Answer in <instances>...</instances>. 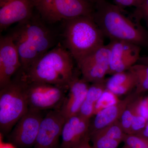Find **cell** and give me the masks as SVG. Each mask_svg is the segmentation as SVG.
<instances>
[{
	"mask_svg": "<svg viewBox=\"0 0 148 148\" xmlns=\"http://www.w3.org/2000/svg\"><path fill=\"white\" fill-rule=\"evenodd\" d=\"M37 12L28 20L18 23L9 34L16 46L21 67L17 73H24L42 56L56 46L60 32L51 27Z\"/></svg>",
	"mask_w": 148,
	"mask_h": 148,
	"instance_id": "1",
	"label": "cell"
},
{
	"mask_svg": "<svg viewBox=\"0 0 148 148\" xmlns=\"http://www.w3.org/2000/svg\"><path fill=\"white\" fill-rule=\"evenodd\" d=\"M122 10L106 0H100L95 3L92 17L104 37L110 41H123L148 47V32L140 23L126 17Z\"/></svg>",
	"mask_w": 148,
	"mask_h": 148,
	"instance_id": "2",
	"label": "cell"
},
{
	"mask_svg": "<svg viewBox=\"0 0 148 148\" xmlns=\"http://www.w3.org/2000/svg\"><path fill=\"white\" fill-rule=\"evenodd\" d=\"M74 60L69 51L59 42L24 73L16 76L27 83H45L68 88L75 75Z\"/></svg>",
	"mask_w": 148,
	"mask_h": 148,
	"instance_id": "3",
	"label": "cell"
},
{
	"mask_svg": "<svg viewBox=\"0 0 148 148\" xmlns=\"http://www.w3.org/2000/svg\"><path fill=\"white\" fill-rule=\"evenodd\" d=\"M61 23V43L77 64L104 45V35L92 15L79 16Z\"/></svg>",
	"mask_w": 148,
	"mask_h": 148,
	"instance_id": "4",
	"label": "cell"
},
{
	"mask_svg": "<svg viewBox=\"0 0 148 148\" xmlns=\"http://www.w3.org/2000/svg\"><path fill=\"white\" fill-rule=\"evenodd\" d=\"M29 109L25 83L16 76L1 88L0 129L6 134Z\"/></svg>",
	"mask_w": 148,
	"mask_h": 148,
	"instance_id": "5",
	"label": "cell"
},
{
	"mask_svg": "<svg viewBox=\"0 0 148 148\" xmlns=\"http://www.w3.org/2000/svg\"><path fill=\"white\" fill-rule=\"evenodd\" d=\"M37 13L53 25L79 16L92 15L95 5L88 0H34Z\"/></svg>",
	"mask_w": 148,
	"mask_h": 148,
	"instance_id": "6",
	"label": "cell"
},
{
	"mask_svg": "<svg viewBox=\"0 0 148 148\" xmlns=\"http://www.w3.org/2000/svg\"><path fill=\"white\" fill-rule=\"evenodd\" d=\"M24 82L29 108L38 111L60 109L68 90L45 83Z\"/></svg>",
	"mask_w": 148,
	"mask_h": 148,
	"instance_id": "7",
	"label": "cell"
},
{
	"mask_svg": "<svg viewBox=\"0 0 148 148\" xmlns=\"http://www.w3.org/2000/svg\"><path fill=\"white\" fill-rule=\"evenodd\" d=\"M43 117L42 111L29 108L16 123L9 135L12 144L19 148L34 146Z\"/></svg>",
	"mask_w": 148,
	"mask_h": 148,
	"instance_id": "8",
	"label": "cell"
},
{
	"mask_svg": "<svg viewBox=\"0 0 148 148\" xmlns=\"http://www.w3.org/2000/svg\"><path fill=\"white\" fill-rule=\"evenodd\" d=\"M110 46L104 45L82 59L77 65L82 77L92 83L105 81L110 69Z\"/></svg>",
	"mask_w": 148,
	"mask_h": 148,
	"instance_id": "9",
	"label": "cell"
},
{
	"mask_svg": "<svg viewBox=\"0 0 148 148\" xmlns=\"http://www.w3.org/2000/svg\"><path fill=\"white\" fill-rule=\"evenodd\" d=\"M66 120L59 109L51 110L41 122L34 148H61L59 140Z\"/></svg>",
	"mask_w": 148,
	"mask_h": 148,
	"instance_id": "10",
	"label": "cell"
},
{
	"mask_svg": "<svg viewBox=\"0 0 148 148\" xmlns=\"http://www.w3.org/2000/svg\"><path fill=\"white\" fill-rule=\"evenodd\" d=\"M108 45L110 52L109 75L128 71L140 59L141 47L139 46L118 40H111Z\"/></svg>",
	"mask_w": 148,
	"mask_h": 148,
	"instance_id": "11",
	"label": "cell"
},
{
	"mask_svg": "<svg viewBox=\"0 0 148 148\" xmlns=\"http://www.w3.org/2000/svg\"><path fill=\"white\" fill-rule=\"evenodd\" d=\"M34 0H0V29L31 18L34 14Z\"/></svg>",
	"mask_w": 148,
	"mask_h": 148,
	"instance_id": "12",
	"label": "cell"
},
{
	"mask_svg": "<svg viewBox=\"0 0 148 148\" xmlns=\"http://www.w3.org/2000/svg\"><path fill=\"white\" fill-rule=\"evenodd\" d=\"M21 67L18 51L10 35L0 39V88L11 81L12 78Z\"/></svg>",
	"mask_w": 148,
	"mask_h": 148,
	"instance_id": "13",
	"label": "cell"
},
{
	"mask_svg": "<svg viewBox=\"0 0 148 148\" xmlns=\"http://www.w3.org/2000/svg\"><path fill=\"white\" fill-rule=\"evenodd\" d=\"M89 84L82 77L80 78L74 75L69 84L68 94L59 109L66 119L79 113L90 86Z\"/></svg>",
	"mask_w": 148,
	"mask_h": 148,
	"instance_id": "14",
	"label": "cell"
},
{
	"mask_svg": "<svg viewBox=\"0 0 148 148\" xmlns=\"http://www.w3.org/2000/svg\"><path fill=\"white\" fill-rule=\"evenodd\" d=\"M90 121L79 114L67 119L62 130L61 148H74L89 138Z\"/></svg>",
	"mask_w": 148,
	"mask_h": 148,
	"instance_id": "15",
	"label": "cell"
},
{
	"mask_svg": "<svg viewBox=\"0 0 148 148\" xmlns=\"http://www.w3.org/2000/svg\"><path fill=\"white\" fill-rule=\"evenodd\" d=\"M138 96L140 95H137L135 92L131 93L124 99L120 100L116 104L102 110L95 114L92 121H90L89 135L119 120L128 104Z\"/></svg>",
	"mask_w": 148,
	"mask_h": 148,
	"instance_id": "16",
	"label": "cell"
},
{
	"mask_svg": "<svg viewBox=\"0 0 148 148\" xmlns=\"http://www.w3.org/2000/svg\"><path fill=\"white\" fill-rule=\"evenodd\" d=\"M126 134L119 120L90 134L92 148H117Z\"/></svg>",
	"mask_w": 148,
	"mask_h": 148,
	"instance_id": "17",
	"label": "cell"
},
{
	"mask_svg": "<svg viewBox=\"0 0 148 148\" xmlns=\"http://www.w3.org/2000/svg\"><path fill=\"white\" fill-rule=\"evenodd\" d=\"M137 79L129 71L117 73L106 81V88L118 95L125 94L135 88Z\"/></svg>",
	"mask_w": 148,
	"mask_h": 148,
	"instance_id": "18",
	"label": "cell"
},
{
	"mask_svg": "<svg viewBox=\"0 0 148 148\" xmlns=\"http://www.w3.org/2000/svg\"><path fill=\"white\" fill-rule=\"evenodd\" d=\"M106 89V81L90 85L85 99L81 108L79 114L85 118L90 119L94 116L96 103Z\"/></svg>",
	"mask_w": 148,
	"mask_h": 148,
	"instance_id": "19",
	"label": "cell"
},
{
	"mask_svg": "<svg viewBox=\"0 0 148 148\" xmlns=\"http://www.w3.org/2000/svg\"><path fill=\"white\" fill-rule=\"evenodd\" d=\"M132 72L137 79V85L135 92L137 95L148 90V66L145 64H135L128 70Z\"/></svg>",
	"mask_w": 148,
	"mask_h": 148,
	"instance_id": "20",
	"label": "cell"
},
{
	"mask_svg": "<svg viewBox=\"0 0 148 148\" xmlns=\"http://www.w3.org/2000/svg\"><path fill=\"white\" fill-rule=\"evenodd\" d=\"M141 97L138 96L128 104L119 119L121 127L125 134L129 135L132 121L138 111Z\"/></svg>",
	"mask_w": 148,
	"mask_h": 148,
	"instance_id": "21",
	"label": "cell"
},
{
	"mask_svg": "<svg viewBox=\"0 0 148 148\" xmlns=\"http://www.w3.org/2000/svg\"><path fill=\"white\" fill-rule=\"evenodd\" d=\"M120 101L118 95L106 88L96 103L94 116L102 110L116 104Z\"/></svg>",
	"mask_w": 148,
	"mask_h": 148,
	"instance_id": "22",
	"label": "cell"
},
{
	"mask_svg": "<svg viewBox=\"0 0 148 148\" xmlns=\"http://www.w3.org/2000/svg\"><path fill=\"white\" fill-rule=\"evenodd\" d=\"M123 148H148V138L140 135L126 134Z\"/></svg>",
	"mask_w": 148,
	"mask_h": 148,
	"instance_id": "23",
	"label": "cell"
},
{
	"mask_svg": "<svg viewBox=\"0 0 148 148\" xmlns=\"http://www.w3.org/2000/svg\"><path fill=\"white\" fill-rule=\"evenodd\" d=\"M133 17L135 18V21L140 24L142 19H146L148 18V0H144L140 5L135 8Z\"/></svg>",
	"mask_w": 148,
	"mask_h": 148,
	"instance_id": "24",
	"label": "cell"
},
{
	"mask_svg": "<svg viewBox=\"0 0 148 148\" xmlns=\"http://www.w3.org/2000/svg\"><path fill=\"white\" fill-rule=\"evenodd\" d=\"M114 1L115 5L122 9L128 7L134 6L136 8L140 4L138 0H114Z\"/></svg>",
	"mask_w": 148,
	"mask_h": 148,
	"instance_id": "25",
	"label": "cell"
},
{
	"mask_svg": "<svg viewBox=\"0 0 148 148\" xmlns=\"http://www.w3.org/2000/svg\"><path fill=\"white\" fill-rule=\"evenodd\" d=\"M138 110L141 115L148 120V97L144 99L141 98Z\"/></svg>",
	"mask_w": 148,
	"mask_h": 148,
	"instance_id": "26",
	"label": "cell"
},
{
	"mask_svg": "<svg viewBox=\"0 0 148 148\" xmlns=\"http://www.w3.org/2000/svg\"><path fill=\"white\" fill-rule=\"evenodd\" d=\"M90 137L86 139L82 142L80 143L76 147L74 148H92V146L90 145Z\"/></svg>",
	"mask_w": 148,
	"mask_h": 148,
	"instance_id": "27",
	"label": "cell"
},
{
	"mask_svg": "<svg viewBox=\"0 0 148 148\" xmlns=\"http://www.w3.org/2000/svg\"><path fill=\"white\" fill-rule=\"evenodd\" d=\"M139 64H145L148 66V55L144 57H140L139 61Z\"/></svg>",
	"mask_w": 148,
	"mask_h": 148,
	"instance_id": "28",
	"label": "cell"
},
{
	"mask_svg": "<svg viewBox=\"0 0 148 148\" xmlns=\"http://www.w3.org/2000/svg\"><path fill=\"white\" fill-rule=\"evenodd\" d=\"M14 146V145L12 144H3L1 143V148H14L13 147Z\"/></svg>",
	"mask_w": 148,
	"mask_h": 148,
	"instance_id": "29",
	"label": "cell"
},
{
	"mask_svg": "<svg viewBox=\"0 0 148 148\" xmlns=\"http://www.w3.org/2000/svg\"><path fill=\"white\" fill-rule=\"evenodd\" d=\"M88 1H89L90 2L92 3L95 5V3L97 2L98 1H100V0H88Z\"/></svg>",
	"mask_w": 148,
	"mask_h": 148,
	"instance_id": "30",
	"label": "cell"
},
{
	"mask_svg": "<svg viewBox=\"0 0 148 148\" xmlns=\"http://www.w3.org/2000/svg\"><path fill=\"white\" fill-rule=\"evenodd\" d=\"M146 21V23H147V27L148 29V17L145 19Z\"/></svg>",
	"mask_w": 148,
	"mask_h": 148,
	"instance_id": "31",
	"label": "cell"
},
{
	"mask_svg": "<svg viewBox=\"0 0 148 148\" xmlns=\"http://www.w3.org/2000/svg\"><path fill=\"white\" fill-rule=\"evenodd\" d=\"M138 1H139V2H140V4L142 2H143V1L144 0H138Z\"/></svg>",
	"mask_w": 148,
	"mask_h": 148,
	"instance_id": "32",
	"label": "cell"
},
{
	"mask_svg": "<svg viewBox=\"0 0 148 148\" xmlns=\"http://www.w3.org/2000/svg\"></svg>",
	"mask_w": 148,
	"mask_h": 148,
	"instance_id": "33",
	"label": "cell"
}]
</instances>
